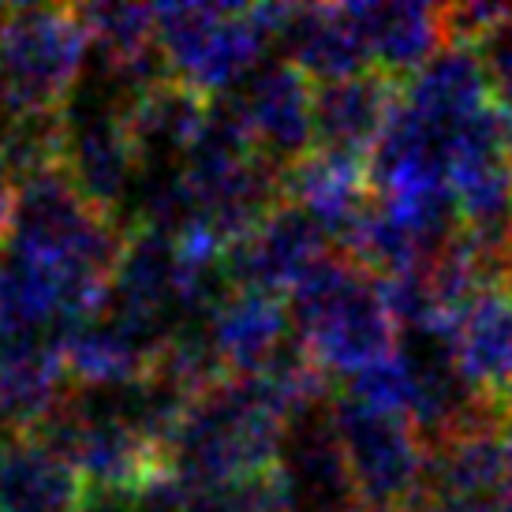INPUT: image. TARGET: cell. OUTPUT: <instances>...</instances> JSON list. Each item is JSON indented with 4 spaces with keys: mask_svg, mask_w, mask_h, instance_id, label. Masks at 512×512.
<instances>
[{
    "mask_svg": "<svg viewBox=\"0 0 512 512\" xmlns=\"http://www.w3.org/2000/svg\"><path fill=\"white\" fill-rule=\"evenodd\" d=\"M333 419L341 434L348 468L356 479L359 505L374 512H423L427 509V438L412 415L374 408L337 393Z\"/></svg>",
    "mask_w": 512,
    "mask_h": 512,
    "instance_id": "cell-4",
    "label": "cell"
},
{
    "mask_svg": "<svg viewBox=\"0 0 512 512\" xmlns=\"http://www.w3.org/2000/svg\"><path fill=\"white\" fill-rule=\"evenodd\" d=\"M157 42L176 79L206 98L228 94L258 72V57L270 49V30L255 8L236 4H165L157 8Z\"/></svg>",
    "mask_w": 512,
    "mask_h": 512,
    "instance_id": "cell-5",
    "label": "cell"
},
{
    "mask_svg": "<svg viewBox=\"0 0 512 512\" xmlns=\"http://www.w3.org/2000/svg\"><path fill=\"white\" fill-rule=\"evenodd\" d=\"M64 337L0 341V438H34L72 397Z\"/></svg>",
    "mask_w": 512,
    "mask_h": 512,
    "instance_id": "cell-12",
    "label": "cell"
},
{
    "mask_svg": "<svg viewBox=\"0 0 512 512\" xmlns=\"http://www.w3.org/2000/svg\"><path fill=\"white\" fill-rule=\"evenodd\" d=\"M285 415L255 378H225L191 400L169 438V464L187 490L270 475L277 468Z\"/></svg>",
    "mask_w": 512,
    "mask_h": 512,
    "instance_id": "cell-2",
    "label": "cell"
},
{
    "mask_svg": "<svg viewBox=\"0 0 512 512\" xmlns=\"http://www.w3.org/2000/svg\"><path fill=\"white\" fill-rule=\"evenodd\" d=\"M288 314L296 344L322 374L344 382L400 352V326L382 292V277L333 247L292 292Z\"/></svg>",
    "mask_w": 512,
    "mask_h": 512,
    "instance_id": "cell-1",
    "label": "cell"
},
{
    "mask_svg": "<svg viewBox=\"0 0 512 512\" xmlns=\"http://www.w3.org/2000/svg\"><path fill=\"white\" fill-rule=\"evenodd\" d=\"M400 94L404 83L382 68L314 86V146L370 157L397 116Z\"/></svg>",
    "mask_w": 512,
    "mask_h": 512,
    "instance_id": "cell-13",
    "label": "cell"
},
{
    "mask_svg": "<svg viewBox=\"0 0 512 512\" xmlns=\"http://www.w3.org/2000/svg\"><path fill=\"white\" fill-rule=\"evenodd\" d=\"M277 45L288 53V64H296L314 86L352 79L374 68L348 4L288 8V19L277 30Z\"/></svg>",
    "mask_w": 512,
    "mask_h": 512,
    "instance_id": "cell-16",
    "label": "cell"
},
{
    "mask_svg": "<svg viewBox=\"0 0 512 512\" xmlns=\"http://www.w3.org/2000/svg\"><path fill=\"white\" fill-rule=\"evenodd\" d=\"M86 483L42 438H0V512H83Z\"/></svg>",
    "mask_w": 512,
    "mask_h": 512,
    "instance_id": "cell-18",
    "label": "cell"
},
{
    "mask_svg": "<svg viewBox=\"0 0 512 512\" xmlns=\"http://www.w3.org/2000/svg\"><path fill=\"white\" fill-rule=\"evenodd\" d=\"M15 206H19V187H15L12 169H8L4 161H0V247L12 240Z\"/></svg>",
    "mask_w": 512,
    "mask_h": 512,
    "instance_id": "cell-20",
    "label": "cell"
},
{
    "mask_svg": "<svg viewBox=\"0 0 512 512\" xmlns=\"http://www.w3.org/2000/svg\"><path fill=\"white\" fill-rule=\"evenodd\" d=\"M348 512H374V509H367V505H356V509H348Z\"/></svg>",
    "mask_w": 512,
    "mask_h": 512,
    "instance_id": "cell-23",
    "label": "cell"
},
{
    "mask_svg": "<svg viewBox=\"0 0 512 512\" xmlns=\"http://www.w3.org/2000/svg\"><path fill=\"white\" fill-rule=\"evenodd\" d=\"M423 512H471V509H453V505H434V501H427Z\"/></svg>",
    "mask_w": 512,
    "mask_h": 512,
    "instance_id": "cell-21",
    "label": "cell"
},
{
    "mask_svg": "<svg viewBox=\"0 0 512 512\" xmlns=\"http://www.w3.org/2000/svg\"><path fill=\"white\" fill-rule=\"evenodd\" d=\"M288 326L292 314L285 296L258 288H232L206 314L202 333L228 378H255L281 356V348L288 344Z\"/></svg>",
    "mask_w": 512,
    "mask_h": 512,
    "instance_id": "cell-14",
    "label": "cell"
},
{
    "mask_svg": "<svg viewBox=\"0 0 512 512\" xmlns=\"http://www.w3.org/2000/svg\"><path fill=\"white\" fill-rule=\"evenodd\" d=\"M79 8L0 4V105L23 116H64L86 64Z\"/></svg>",
    "mask_w": 512,
    "mask_h": 512,
    "instance_id": "cell-3",
    "label": "cell"
},
{
    "mask_svg": "<svg viewBox=\"0 0 512 512\" xmlns=\"http://www.w3.org/2000/svg\"><path fill=\"white\" fill-rule=\"evenodd\" d=\"M281 195H285V202L299 206L303 214H311L329 232V240L337 243L374 206L370 157H352L314 146L311 154L299 157L292 169H285Z\"/></svg>",
    "mask_w": 512,
    "mask_h": 512,
    "instance_id": "cell-15",
    "label": "cell"
},
{
    "mask_svg": "<svg viewBox=\"0 0 512 512\" xmlns=\"http://www.w3.org/2000/svg\"><path fill=\"white\" fill-rule=\"evenodd\" d=\"M475 57L483 64L486 83L494 90L498 105H512V15L475 45Z\"/></svg>",
    "mask_w": 512,
    "mask_h": 512,
    "instance_id": "cell-19",
    "label": "cell"
},
{
    "mask_svg": "<svg viewBox=\"0 0 512 512\" xmlns=\"http://www.w3.org/2000/svg\"><path fill=\"white\" fill-rule=\"evenodd\" d=\"M60 165L83 187L86 199H94L101 210H109L116 217V210L131 195V187L143 176V165L135 157V146L128 139L116 101L94 90V98L86 105L72 101L64 109Z\"/></svg>",
    "mask_w": 512,
    "mask_h": 512,
    "instance_id": "cell-7",
    "label": "cell"
},
{
    "mask_svg": "<svg viewBox=\"0 0 512 512\" xmlns=\"http://www.w3.org/2000/svg\"><path fill=\"white\" fill-rule=\"evenodd\" d=\"M505 430H509V449H512V397H509V415H505Z\"/></svg>",
    "mask_w": 512,
    "mask_h": 512,
    "instance_id": "cell-22",
    "label": "cell"
},
{
    "mask_svg": "<svg viewBox=\"0 0 512 512\" xmlns=\"http://www.w3.org/2000/svg\"><path fill=\"white\" fill-rule=\"evenodd\" d=\"M333 397L285 423L281 453L273 468L281 483L285 512H348L359 505L356 479L333 419Z\"/></svg>",
    "mask_w": 512,
    "mask_h": 512,
    "instance_id": "cell-6",
    "label": "cell"
},
{
    "mask_svg": "<svg viewBox=\"0 0 512 512\" xmlns=\"http://www.w3.org/2000/svg\"><path fill=\"white\" fill-rule=\"evenodd\" d=\"M210 101L202 90H195L184 79H157V83L135 90L120 105V120L128 128V139L135 146V157L143 172H165L180 169L184 157L199 139Z\"/></svg>",
    "mask_w": 512,
    "mask_h": 512,
    "instance_id": "cell-11",
    "label": "cell"
},
{
    "mask_svg": "<svg viewBox=\"0 0 512 512\" xmlns=\"http://www.w3.org/2000/svg\"><path fill=\"white\" fill-rule=\"evenodd\" d=\"M333 247L337 243L329 240V232L311 214L281 199L247 240L228 247L225 277L232 288L288 296Z\"/></svg>",
    "mask_w": 512,
    "mask_h": 512,
    "instance_id": "cell-8",
    "label": "cell"
},
{
    "mask_svg": "<svg viewBox=\"0 0 512 512\" xmlns=\"http://www.w3.org/2000/svg\"><path fill=\"white\" fill-rule=\"evenodd\" d=\"M228 94L240 105L258 154L281 172L314 150V83L296 64H262Z\"/></svg>",
    "mask_w": 512,
    "mask_h": 512,
    "instance_id": "cell-9",
    "label": "cell"
},
{
    "mask_svg": "<svg viewBox=\"0 0 512 512\" xmlns=\"http://www.w3.org/2000/svg\"><path fill=\"white\" fill-rule=\"evenodd\" d=\"M359 34L367 42L374 68L408 83L445 49L441 4L393 0V4H348Z\"/></svg>",
    "mask_w": 512,
    "mask_h": 512,
    "instance_id": "cell-17",
    "label": "cell"
},
{
    "mask_svg": "<svg viewBox=\"0 0 512 512\" xmlns=\"http://www.w3.org/2000/svg\"><path fill=\"white\" fill-rule=\"evenodd\" d=\"M449 348L471 393L509 408L512 397V273H498L471 292L449 326Z\"/></svg>",
    "mask_w": 512,
    "mask_h": 512,
    "instance_id": "cell-10",
    "label": "cell"
}]
</instances>
